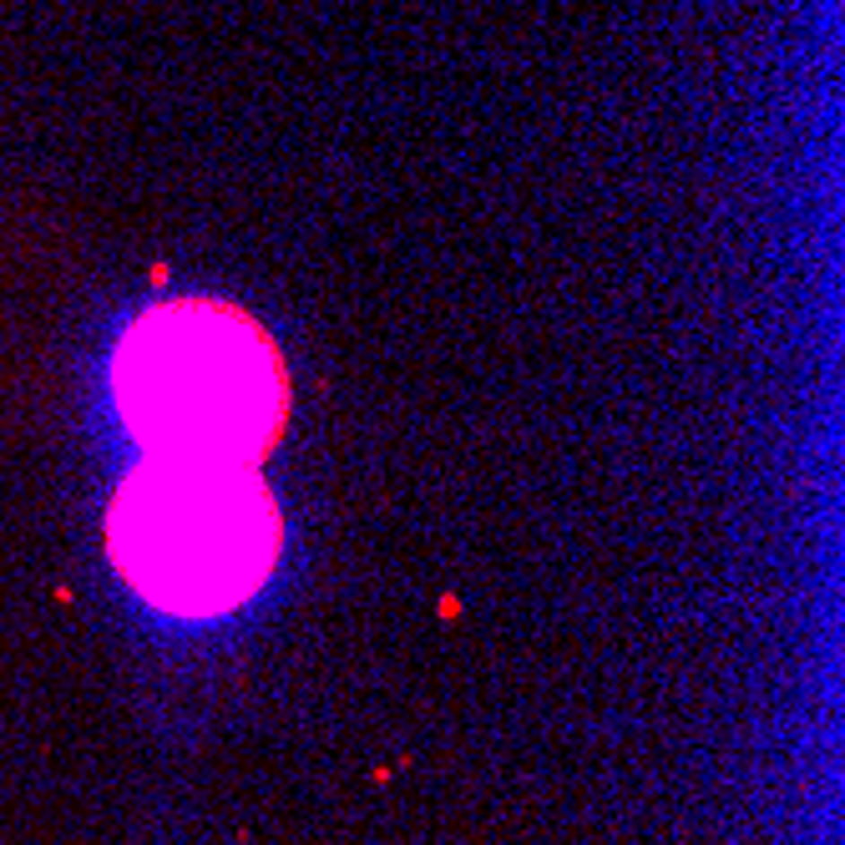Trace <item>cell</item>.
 <instances>
[{
  "instance_id": "1",
  "label": "cell",
  "mask_w": 845,
  "mask_h": 845,
  "mask_svg": "<svg viewBox=\"0 0 845 845\" xmlns=\"http://www.w3.org/2000/svg\"><path fill=\"white\" fill-rule=\"evenodd\" d=\"M117 415L157 461H239L274 451L289 421V365L248 309L168 299L142 309L112 354Z\"/></svg>"
},
{
  "instance_id": "2",
  "label": "cell",
  "mask_w": 845,
  "mask_h": 845,
  "mask_svg": "<svg viewBox=\"0 0 845 845\" xmlns=\"http://www.w3.org/2000/svg\"><path fill=\"white\" fill-rule=\"evenodd\" d=\"M107 547L117 572L152 607L218 618L268 582L283 517L254 466L152 456L117 486Z\"/></svg>"
}]
</instances>
